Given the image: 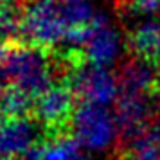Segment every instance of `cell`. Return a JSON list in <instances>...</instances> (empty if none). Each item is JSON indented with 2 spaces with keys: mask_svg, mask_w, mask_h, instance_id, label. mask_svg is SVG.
Wrapping results in <instances>:
<instances>
[{
  "mask_svg": "<svg viewBox=\"0 0 160 160\" xmlns=\"http://www.w3.org/2000/svg\"><path fill=\"white\" fill-rule=\"evenodd\" d=\"M8 79L23 92L36 97L52 85V65L43 49L34 45H15L4 63Z\"/></svg>",
  "mask_w": 160,
  "mask_h": 160,
  "instance_id": "6da1fadb",
  "label": "cell"
},
{
  "mask_svg": "<svg viewBox=\"0 0 160 160\" xmlns=\"http://www.w3.org/2000/svg\"><path fill=\"white\" fill-rule=\"evenodd\" d=\"M68 29L59 0H31L22 13V36L40 49L63 42Z\"/></svg>",
  "mask_w": 160,
  "mask_h": 160,
  "instance_id": "7a4b0ae2",
  "label": "cell"
},
{
  "mask_svg": "<svg viewBox=\"0 0 160 160\" xmlns=\"http://www.w3.org/2000/svg\"><path fill=\"white\" fill-rule=\"evenodd\" d=\"M67 78V85L74 90L76 97L83 99L85 102L106 106L119 99V78L113 76L108 68L95 67L88 61H74Z\"/></svg>",
  "mask_w": 160,
  "mask_h": 160,
  "instance_id": "3957f363",
  "label": "cell"
},
{
  "mask_svg": "<svg viewBox=\"0 0 160 160\" xmlns=\"http://www.w3.org/2000/svg\"><path fill=\"white\" fill-rule=\"evenodd\" d=\"M70 130L74 133V138L92 151L110 148L119 133L115 117H112L106 106L90 102H83L79 108H76Z\"/></svg>",
  "mask_w": 160,
  "mask_h": 160,
  "instance_id": "277c9868",
  "label": "cell"
},
{
  "mask_svg": "<svg viewBox=\"0 0 160 160\" xmlns=\"http://www.w3.org/2000/svg\"><path fill=\"white\" fill-rule=\"evenodd\" d=\"M76 94L67 83L51 85L45 92L34 97L32 102V115L40 124H43L45 131L54 137L65 135L70 128L74 112H76Z\"/></svg>",
  "mask_w": 160,
  "mask_h": 160,
  "instance_id": "5b68a950",
  "label": "cell"
},
{
  "mask_svg": "<svg viewBox=\"0 0 160 160\" xmlns=\"http://www.w3.org/2000/svg\"><path fill=\"white\" fill-rule=\"evenodd\" d=\"M151 117V99L149 95L121 94L115 106V122L122 142L133 144L142 137Z\"/></svg>",
  "mask_w": 160,
  "mask_h": 160,
  "instance_id": "8992f818",
  "label": "cell"
},
{
  "mask_svg": "<svg viewBox=\"0 0 160 160\" xmlns=\"http://www.w3.org/2000/svg\"><path fill=\"white\" fill-rule=\"evenodd\" d=\"M121 54V36L104 13H95L90 22V38L85 45V59L95 67L108 68Z\"/></svg>",
  "mask_w": 160,
  "mask_h": 160,
  "instance_id": "52a82bcc",
  "label": "cell"
},
{
  "mask_svg": "<svg viewBox=\"0 0 160 160\" xmlns=\"http://www.w3.org/2000/svg\"><path fill=\"white\" fill-rule=\"evenodd\" d=\"M38 140V126L29 119H2L0 121V157L25 155Z\"/></svg>",
  "mask_w": 160,
  "mask_h": 160,
  "instance_id": "ba28073f",
  "label": "cell"
},
{
  "mask_svg": "<svg viewBox=\"0 0 160 160\" xmlns=\"http://www.w3.org/2000/svg\"><path fill=\"white\" fill-rule=\"evenodd\" d=\"M117 78L121 85V94L149 95L151 92H157L155 87L158 83L160 76L155 63L133 56L122 63Z\"/></svg>",
  "mask_w": 160,
  "mask_h": 160,
  "instance_id": "9c48e42d",
  "label": "cell"
},
{
  "mask_svg": "<svg viewBox=\"0 0 160 160\" xmlns=\"http://www.w3.org/2000/svg\"><path fill=\"white\" fill-rule=\"evenodd\" d=\"M133 56L142 58L151 63H158L160 59V20L148 18L142 20L128 38Z\"/></svg>",
  "mask_w": 160,
  "mask_h": 160,
  "instance_id": "30bf717a",
  "label": "cell"
},
{
  "mask_svg": "<svg viewBox=\"0 0 160 160\" xmlns=\"http://www.w3.org/2000/svg\"><path fill=\"white\" fill-rule=\"evenodd\" d=\"M23 160H85L79 142L72 137L59 135L47 144H36L22 155Z\"/></svg>",
  "mask_w": 160,
  "mask_h": 160,
  "instance_id": "8fae6325",
  "label": "cell"
},
{
  "mask_svg": "<svg viewBox=\"0 0 160 160\" xmlns=\"http://www.w3.org/2000/svg\"><path fill=\"white\" fill-rule=\"evenodd\" d=\"M32 95L23 92L16 85L0 87V117L2 119H22L32 112Z\"/></svg>",
  "mask_w": 160,
  "mask_h": 160,
  "instance_id": "7c38bea8",
  "label": "cell"
},
{
  "mask_svg": "<svg viewBox=\"0 0 160 160\" xmlns=\"http://www.w3.org/2000/svg\"><path fill=\"white\" fill-rule=\"evenodd\" d=\"M61 11L65 16L68 27H85L94 20L95 11L90 0H70V2H59Z\"/></svg>",
  "mask_w": 160,
  "mask_h": 160,
  "instance_id": "4fadbf2b",
  "label": "cell"
},
{
  "mask_svg": "<svg viewBox=\"0 0 160 160\" xmlns=\"http://www.w3.org/2000/svg\"><path fill=\"white\" fill-rule=\"evenodd\" d=\"M22 36V15L11 4H0V42L9 43Z\"/></svg>",
  "mask_w": 160,
  "mask_h": 160,
  "instance_id": "5bb4252c",
  "label": "cell"
},
{
  "mask_svg": "<svg viewBox=\"0 0 160 160\" xmlns=\"http://www.w3.org/2000/svg\"><path fill=\"white\" fill-rule=\"evenodd\" d=\"M122 8L130 16L148 20L160 13V0H122Z\"/></svg>",
  "mask_w": 160,
  "mask_h": 160,
  "instance_id": "9a60e30c",
  "label": "cell"
},
{
  "mask_svg": "<svg viewBox=\"0 0 160 160\" xmlns=\"http://www.w3.org/2000/svg\"><path fill=\"white\" fill-rule=\"evenodd\" d=\"M6 58H8V51H6V47H4V43L0 42V70L4 68V63H6Z\"/></svg>",
  "mask_w": 160,
  "mask_h": 160,
  "instance_id": "2e32d148",
  "label": "cell"
},
{
  "mask_svg": "<svg viewBox=\"0 0 160 160\" xmlns=\"http://www.w3.org/2000/svg\"><path fill=\"white\" fill-rule=\"evenodd\" d=\"M155 97H157V104H158V108H160V88L155 92Z\"/></svg>",
  "mask_w": 160,
  "mask_h": 160,
  "instance_id": "e0dca14e",
  "label": "cell"
},
{
  "mask_svg": "<svg viewBox=\"0 0 160 160\" xmlns=\"http://www.w3.org/2000/svg\"><path fill=\"white\" fill-rule=\"evenodd\" d=\"M157 68H158V76H160V59H158V67H157Z\"/></svg>",
  "mask_w": 160,
  "mask_h": 160,
  "instance_id": "ac0fdd59",
  "label": "cell"
},
{
  "mask_svg": "<svg viewBox=\"0 0 160 160\" xmlns=\"http://www.w3.org/2000/svg\"><path fill=\"white\" fill-rule=\"evenodd\" d=\"M59 2H70V0H59Z\"/></svg>",
  "mask_w": 160,
  "mask_h": 160,
  "instance_id": "d6986e66",
  "label": "cell"
},
{
  "mask_svg": "<svg viewBox=\"0 0 160 160\" xmlns=\"http://www.w3.org/2000/svg\"><path fill=\"white\" fill-rule=\"evenodd\" d=\"M13 2H20V0H13Z\"/></svg>",
  "mask_w": 160,
  "mask_h": 160,
  "instance_id": "ffe728a7",
  "label": "cell"
},
{
  "mask_svg": "<svg viewBox=\"0 0 160 160\" xmlns=\"http://www.w3.org/2000/svg\"><path fill=\"white\" fill-rule=\"evenodd\" d=\"M85 160H87V158H85Z\"/></svg>",
  "mask_w": 160,
  "mask_h": 160,
  "instance_id": "44dd1931",
  "label": "cell"
}]
</instances>
